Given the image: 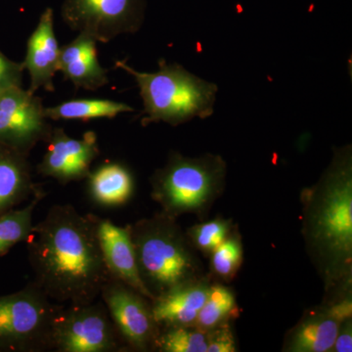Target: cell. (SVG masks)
I'll use <instances>...</instances> for the list:
<instances>
[{
	"instance_id": "6da1fadb",
	"label": "cell",
	"mask_w": 352,
	"mask_h": 352,
	"mask_svg": "<svg viewBox=\"0 0 352 352\" xmlns=\"http://www.w3.org/2000/svg\"><path fill=\"white\" fill-rule=\"evenodd\" d=\"M30 258L41 289L58 302L85 305L103 289L108 270L97 223L58 206L28 235Z\"/></svg>"
},
{
	"instance_id": "7a4b0ae2",
	"label": "cell",
	"mask_w": 352,
	"mask_h": 352,
	"mask_svg": "<svg viewBox=\"0 0 352 352\" xmlns=\"http://www.w3.org/2000/svg\"><path fill=\"white\" fill-rule=\"evenodd\" d=\"M302 235L308 256L333 300L349 293L352 277V155L339 148L314 186L302 192Z\"/></svg>"
},
{
	"instance_id": "3957f363",
	"label": "cell",
	"mask_w": 352,
	"mask_h": 352,
	"mask_svg": "<svg viewBox=\"0 0 352 352\" xmlns=\"http://www.w3.org/2000/svg\"><path fill=\"white\" fill-rule=\"evenodd\" d=\"M131 233L141 279L154 300L203 278L195 248L170 215L142 220Z\"/></svg>"
},
{
	"instance_id": "277c9868",
	"label": "cell",
	"mask_w": 352,
	"mask_h": 352,
	"mask_svg": "<svg viewBox=\"0 0 352 352\" xmlns=\"http://www.w3.org/2000/svg\"><path fill=\"white\" fill-rule=\"evenodd\" d=\"M116 66L138 83L144 105L143 124L163 122L176 126L195 118L207 119L214 112L217 85L190 73L182 65L160 60L155 73L136 71L126 62L118 61Z\"/></svg>"
},
{
	"instance_id": "5b68a950",
	"label": "cell",
	"mask_w": 352,
	"mask_h": 352,
	"mask_svg": "<svg viewBox=\"0 0 352 352\" xmlns=\"http://www.w3.org/2000/svg\"><path fill=\"white\" fill-rule=\"evenodd\" d=\"M226 163L219 155L175 154L153 177V196L166 214H204L224 188Z\"/></svg>"
},
{
	"instance_id": "8992f818",
	"label": "cell",
	"mask_w": 352,
	"mask_h": 352,
	"mask_svg": "<svg viewBox=\"0 0 352 352\" xmlns=\"http://www.w3.org/2000/svg\"><path fill=\"white\" fill-rule=\"evenodd\" d=\"M145 7V0H64L61 13L74 31L109 43L120 34L138 32Z\"/></svg>"
},
{
	"instance_id": "52a82bcc",
	"label": "cell",
	"mask_w": 352,
	"mask_h": 352,
	"mask_svg": "<svg viewBox=\"0 0 352 352\" xmlns=\"http://www.w3.org/2000/svg\"><path fill=\"white\" fill-rule=\"evenodd\" d=\"M54 320L51 336L62 351L101 352L113 347L110 323L102 310L88 305Z\"/></svg>"
},
{
	"instance_id": "ba28073f",
	"label": "cell",
	"mask_w": 352,
	"mask_h": 352,
	"mask_svg": "<svg viewBox=\"0 0 352 352\" xmlns=\"http://www.w3.org/2000/svg\"><path fill=\"white\" fill-rule=\"evenodd\" d=\"M47 118L31 91L12 87L0 91V139L14 145L34 143L45 131Z\"/></svg>"
},
{
	"instance_id": "9c48e42d",
	"label": "cell",
	"mask_w": 352,
	"mask_h": 352,
	"mask_svg": "<svg viewBox=\"0 0 352 352\" xmlns=\"http://www.w3.org/2000/svg\"><path fill=\"white\" fill-rule=\"evenodd\" d=\"M50 307L41 296L21 293L0 298V340L32 342L52 331Z\"/></svg>"
},
{
	"instance_id": "30bf717a",
	"label": "cell",
	"mask_w": 352,
	"mask_h": 352,
	"mask_svg": "<svg viewBox=\"0 0 352 352\" xmlns=\"http://www.w3.org/2000/svg\"><path fill=\"white\" fill-rule=\"evenodd\" d=\"M102 291L113 321L127 342L135 349H147L154 340L157 323L142 296L120 285L104 286Z\"/></svg>"
},
{
	"instance_id": "8fae6325",
	"label": "cell",
	"mask_w": 352,
	"mask_h": 352,
	"mask_svg": "<svg viewBox=\"0 0 352 352\" xmlns=\"http://www.w3.org/2000/svg\"><path fill=\"white\" fill-rule=\"evenodd\" d=\"M97 151V138L88 131L82 139L69 138L64 131H56L43 157L41 170L44 175L62 182L78 179L88 173V168Z\"/></svg>"
},
{
	"instance_id": "7c38bea8",
	"label": "cell",
	"mask_w": 352,
	"mask_h": 352,
	"mask_svg": "<svg viewBox=\"0 0 352 352\" xmlns=\"http://www.w3.org/2000/svg\"><path fill=\"white\" fill-rule=\"evenodd\" d=\"M97 235L108 271L141 296L154 300L139 273L131 228L102 220L97 223Z\"/></svg>"
},
{
	"instance_id": "4fadbf2b",
	"label": "cell",
	"mask_w": 352,
	"mask_h": 352,
	"mask_svg": "<svg viewBox=\"0 0 352 352\" xmlns=\"http://www.w3.org/2000/svg\"><path fill=\"white\" fill-rule=\"evenodd\" d=\"M60 47L54 34V13L46 8L39 18L27 45V54L23 68L31 76L30 91L34 94L39 88L53 91V78L58 71Z\"/></svg>"
},
{
	"instance_id": "5bb4252c",
	"label": "cell",
	"mask_w": 352,
	"mask_h": 352,
	"mask_svg": "<svg viewBox=\"0 0 352 352\" xmlns=\"http://www.w3.org/2000/svg\"><path fill=\"white\" fill-rule=\"evenodd\" d=\"M344 321L331 302L309 310L287 335L283 351H331Z\"/></svg>"
},
{
	"instance_id": "9a60e30c",
	"label": "cell",
	"mask_w": 352,
	"mask_h": 352,
	"mask_svg": "<svg viewBox=\"0 0 352 352\" xmlns=\"http://www.w3.org/2000/svg\"><path fill=\"white\" fill-rule=\"evenodd\" d=\"M96 43L92 36L80 32L72 43L60 48L58 71L76 87L96 90L107 85V71L97 57Z\"/></svg>"
},
{
	"instance_id": "2e32d148",
	"label": "cell",
	"mask_w": 352,
	"mask_h": 352,
	"mask_svg": "<svg viewBox=\"0 0 352 352\" xmlns=\"http://www.w3.org/2000/svg\"><path fill=\"white\" fill-rule=\"evenodd\" d=\"M210 285L205 278L179 287L154 300L153 317L157 324L194 326L197 316L207 300Z\"/></svg>"
},
{
	"instance_id": "e0dca14e",
	"label": "cell",
	"mask_w": 352,
	"mask_h": 352,
	"mask_svg": "<svg viewBox=\"0 0 352 352\" xmlns=\"http://www.w3.org/2000/svg\"><path fill=\"white\" fill-rule=\"evenodd\" d=\"M90 190L99 203L120 205L131 196L133 180L129 171L120 164H105L90 175Z\"/></svg>"
},
{
	"instance_id": "ac0fdd59",
	"label": "cell",
	"mask_w": 352,
	"mask_h": 352,
	"mask_svg": "<svg viewBox=\"0 0 352 352\" xmlns=\"http://www.w3.org/2000/svg\"><path fill=\"white\" fill-rule=\"evenodd\" d=\"M134 109L122 102L107 99H78L64 102L54 107L44 108V115L51 120H82L113 118L120 113L133 112Z\"/></svg>"
},
{
	"instance_id": "d6986e66",
	"label": "cell",
	"mask_w": 352,
	"mask_h": 352,
	"mask_svg": "<svg viewBox=\"0 0 352 352\" xmlns=\"http://www.w3.org/2000/svg\"><path fill=\"white\" fill-rule=\"evenodd\" d=\"M235 307V296L230 289L220 285L210 286L207 300L201 308L194 326L207 333L227 322Z\"/></svg>"
},
{
	"instance_id": "ffe728a7",
	"label": "cell",
	"mask_w": 352,
	"mask_h": 352,
	"mask_svg": "<svg viewBox=\"0 0 352 352\" xmlns=\"http://www.w3.org/2000/svg\"><path fill=\"white\" fill-rule=\"evenodd\" d=\"M29 184L25 166L10 155L0 154V212L24 195Z\"/></svg>"
},
{
	"instance_id": "44dd1931",
	"label": "cell",
	"mask_w": 352,
	"mask_h": 352,
	"mask_svg": "<svg viewBox=\"0 0 352 352\" xmlns=\"http://www.w3.org/2000/svg\"><path fill=\"white\" fill-rule=\"evenodd\" d=\"M160 351L166 352H207V333L195 326L170 327L157 340Z\"/></svg>"
},
{
	"instance_id": "7402d4cb",
	"label": "cell",
	"mask_w": 352,
	"mask_h": 352,
	"mask_svg": "<svg viewBox=\"0 0 352 352\" xmlns=\"http://www.w3.org/2000/svg\"><path fill=\"white\" fill-rule=\"evenodd\" d=\"M34 203L23 210H14L0 217V254L14 245L27 239L32 230Z\"/></svg>"
},
{
	"instance_id": "603a6c76",
	"label": "cell",
	"mask_w": 352,
	"mask_h": 352,
	"mask_svg": "<svg viewBox=\"0 0 352 352\" xmlns=\"http://www.w3.org/2000/svg\"><path fill=\"white\" fill-rule=\"evenodd\" d=\"M210 256L215 274L224 280L232 279L242 263L243 248L239 236L230 233Z\"/></svg>"
},
{
	"instance_id": "cb8c5ba5",
	"label": "cell",
	"mask_w": 352,
	"mask_h": 352,
	"mask_svg": "<svg viewBox=\"0 0 352 352\" xmlns=\"http://www.w3.org/2000/svg\"><path fill=\"white\" fill-rule=\"evenodd\" d=\"M230 233L231 222L217 219L192 227L188 231V238L195 249L210 254Z\"/></svg>"
},
{
	"instance_id": "d4e9b609",
	"label": "cell",
	"mask_w": 352,
	"mask_h": 352,
	"mask_svg": "<svg viewBox=\"0 0 352 352\" xmlns=\"http://www.w3.org/2000/svg\"><path fill=\"white\" fill-rule=\"evenodd\" d=\"M207 352H235L237 351L235 339L228 323L219 326L207 332Z\"/></svg>"
},
{
	"instance_id": "484cf974",
	"label": "cell",
	"mask_w": 352,
	"mask_h": 352,
	"mask_svg": "<svg viewBox=\"0 0 352 352\" xmlns=\"http://www.w3.org/2000/svg\"><path fill=\"white\" fill-rule=\"evenodd\" d=\"M23 67L7 59L0 52V91L12 87H20Z\"/></svg>"
},
{
	"instance_id": "4316f807",
	"label": "cell",
	"mask_w": 352,
	"mask_h": 352,
	"mask_svg": "<svg viewBox=\"0 0 352 352\" xmlns=\"http://www.w3.org/2000/svg\"><path fill=\"white\" fill-rule=\"evenodd\" d=\"M331 351H352V322L351 318L346 319L340 324L339 332Z\"/></svg>"
}]
</instances>
